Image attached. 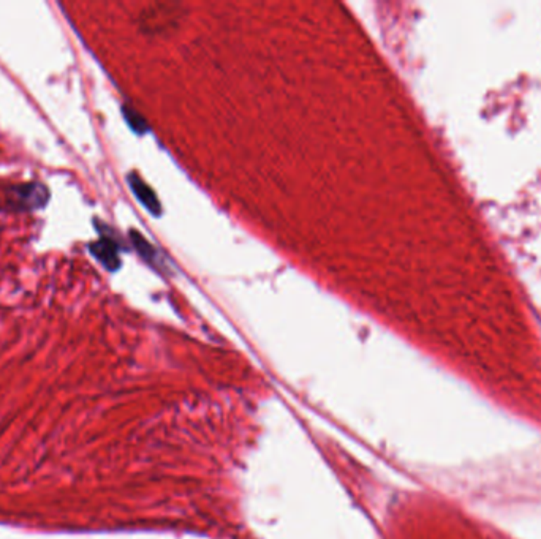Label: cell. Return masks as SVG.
Returning <instances> with one entry per match:
<instances>
[{
    "instance_id": "cell-3",
    "label": "cell",
    "mask_w": 541,
    "mask_h": 539,
    "mask_svg": "<svg viewBox=\"0 0 541 539\" xmlns=\"http://www.w3.org/2000/svg\"><path fill=\"white\" fill-rule=\"evenodd\" d=\"M127 182L128 185H130V190L135 194V198L139 201V204L146 207L147 212H151L154 217H158L160 213H162V204H160L156 192H154L137 173L128 174Z\"/></svg>"
},
{
    "instance_id": "cell-4",
    "label": "cell",
    "mask_w": 541,
    "mask_h": 539,
    "mask_svg": "<svg viewBox=\"0 0 541 539\" xmlns=\"http://www.w3.org/2000/svg\"><path fill=\"white\" fill-rule=\"evenodd\" d=\"M173 5H166L165 11L162 10V5H156L154 6V11H144L143 15V25L146 30H152V32H160L162 29H168V24H175L176 21H173L171 16L175 15L173 13Z\"/></svg>"
},
{
    "instance_id": "cell-1",
    "label": "cell",
    "mask_w": 541,
    "mask_h": 539,
    "mask_svg": "<svg viewBox=\"0 0 541 539\" xmlns=\"http://www.w3.org/2000/svg\"><path fill=\"white\" fill-rule=\"evenodd\" d=\"M51 198L49 188L42 182H19L4 190L2 211L11 213H27L46 207Z\"/></svg>"
},
{
    "instance_id": "cell-6",
    "label": "cell",
    "mask_w": 541,
    "mask_h": 539,
    "mask_svg": "<svg viewBox=\"0 0 541 539\" xmlns=\"http://www.w3.org/2000/svg\"><path fill=\"white\" fill-rule=\"evenodd\" d=\"M122 113H124V119L128 123V127H130L135 133L144 135L147 130H149V125H147L146 119L135 108L124 105L122 106Z\"/></svg>"
},
{
    "instance_id": "cell-5",
    "label": "cell",
    "mask_w": 541,
    "mask_h": 539,
    "mask_svg": "<svg viewBox=\"0 0 541 539\" xmlns=\"http://www.w3.org/2000/svg\"><path fill=\"white\" fill-rule=\"evenodd\" d=\"M128 236H130V240L132 244L135 247V250L138 252V255L144 259L146 263H149L151 266H158V255H157V250L154 249V245L147 242V239H144L143 236L139 235L138 231L132 230L130 233H128Z\"/></svg>"
},
{
    "instance_id": "cell-2",
    "label": "cell",
    "mask_w": 541,
    "mask_h": 539,
    "mask_svg": "<svg viewBox=\"0 0 541 539\" xmlns=\"http://www.w3.org/2000/svg\"><path fill=\"white\" fill-rule=\"evenodd\" d=\"M95 225L99 226V233L100 237L95 240V242H90L87 245V249L90 252L97 261H99L103 268L109 272H116L120 269V244L118 242V239H114L111 235H109V226L105 223L95 220Z\"/></svg>"
}]
</instances>
